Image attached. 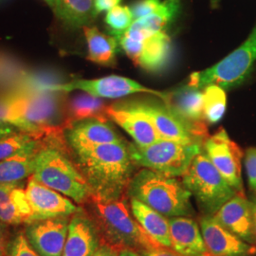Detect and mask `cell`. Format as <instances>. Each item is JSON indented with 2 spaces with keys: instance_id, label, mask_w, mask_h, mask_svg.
<instances>
[{
  "instance_id": "1",
  "label": "cell",
  "mask_w": 256,
  "mask_h": 256,
  "mask_svg": "<svg viewBox=\"0 0 256 256\" xmlns=\"http://www.w3.org/2000/svg\"><path fill=\"white\" fill-rule=\"evenodd\" d=\"M70 153L90 187V196L115 200L126 194L137 165L126 140Z\"/></svg>"
},
{
  "instance_id": "2",
  "label": "cell",
  "mask_w": 256,
  "mask_h": 256,
  "mask_svg": "<svg viewBox=\"0 0 256 256\" xmlns=\"http://www.w3.org/2000/svg\"><path fill=\"white\" fill-rule=\"evenodd\" d=\"M32 176L78 204L90 198V187L66 144L63 126L54 128L41 138Z\"/></svg>"
},
{
  "instance_id": "3",
  "label": "cell",
  "mask_w": 256,
  "mask_h": 256,
  "mask_svg": "<svg viewBox=\"0 0 256 256\" xmlns=\"http://www.w3.org/2000/svg\"><path fill=\"white\" fill-rule=\"evenodd\" d=\"M126 194L168 218L194 214L191 192L176 178L144 168L133 176Z\"/></svg>"
},
{
  "instance_id": "4",
  "label": "cell",
  "mask_w": 256,
  "mask_h": 256,
  "mask_svg": "<svg viewBox=\"0 0 256 256\" xmlns=\"http://www.w3.org/2000/svg\"><path fill=\"white\" fill-rule=\"evenodd\" d=\"M93 221L106 243L140 252L162 247L150 238L130 214L124 196L115 200H101L90 196Z\"/></svg>"
},
{
  "instance_id": "5",
  "label": "cell",
  "mask_w": 256,
  "mask_h": 256,
  "mask_svg": "<svg viewBox=\"0 0 256 256\" xmlns=\"http://www.w3.org/2000/svg\"><path fill=\"white\" fill-rule=\"evenodd\" d=\"M182 182L200 209L208 216L216 214L236 194L212 164L203 149L194 158L183 174Z\"/></svg>"
},
{
  "instance_id": "6",
  "label": "cell",
  "mask_w": 256,
  "mask_h": 256,
  "mask_svg": "<svg viewBox=\"0 0 256 256\" xmlns=\"http://www.w3.org/2000/svg\"><path fill=\"white\" fill-rule=\"evenodd\" d=\"M202 148V144L198 142H182L164 138L148 146L129 144L130 155L135 164L174 178L182 176Z\"/></svg>"
},
{
  "instance_id": "7",
  "label": "cell",
  "mask_w": 256,
  "mask_h": 256,
  "mask_svg": "<svg viewBox=\"0 0 256 256\" xmlns=\"http://www.w3.org/2000/svg\"><path fill=\"white\" fill-rule=\"evenodd\" d=\"M256 62V25L241 46L212 66L191 74L188 84L202 90L212 84L230 90L247 79Z\"/></svg>"
},
{
  "instance_id": "8",
  "label": "cell",
  "mask_w": 256,
  "mask_h": 256,
  "mask_svg": "<svg viewBox=\"0 0 256 256\" xmlns=\"http://www.w3.org/2000/svg\"><path fill=\"white\" fill-rule=\"evenodd\" d=\"M124 102L129 108L146 114L151 120L160 138L202 144L209 137L207 124L194 126L186 122L165 102L149 100Z\"/></svg>"
},
{
  "instance_id": "9",
  "label": "cell",
  "mask_w": 256,
  "mask_h": 256,
  "mask_svg": "<svg viewBox=\"0 0 256 256\" xmlns=\"http://www.w3.org/2000/svg\"><path fill=\"white\" fill-rule=\"evenodd\" d=\"M21 115L41 129L64 126L66 95L57 90H12Z\"/></svg>"
},
{
  "instance_id": "10",
  "label": "cell",
  "mask_w": 256,
  "mask_h": 256,
  "mask_svg": "<svg viewBox=\"0 0 256 256\" xmlns=\"http://www.w3.org/2000/svg\"><path fill=\"white\" fill-rule=\"evenodd\" d=\"M203 150L212 164L236 192H244L242 182L243 151L229 137L224 128L218 129L203 142Z\"/></svg>"
},
{
  "instance_id": "11",
  "label": "cell",
  "mask_w": 256,
  "mask_h": 256,
  "mask_svg": "<svg viewBox=\"0 0 256 256\" xmlns=\"http://www.w3.org/2000/svg\"><path fill=\"white\" fill-rule=\"evenodd\" d=\"M57 90L66 93L75 90L86 92L102 99H118L131 94L148 93L158 97L162 101H164L168 93L151 90L132 79L119 75H110L92 80L76 79L61 84Z\"/></svg>"
},
{
  "instance_id": "12",
  "label": "cell",
  "mask_w": 256,
  "mask_h": 256,
  "mask_svg": "<svg viewBox=\"0 0 256 256\" xmlns=\"http://www.w3.org/2000/svg\"><path fill=\"white\" fill-rule=\"evenodd\" d=\"M64 138L70 152L124 142L110 120L86 119L66 124Z\"/></svg>"
},
{
  "instance_id": "13",
  "label": "cell",
  "mask_w": 256,
  "mask_h": 256,
  "mask_svg": "<svg viewBox=\"0 0 256 256\" xmlns=\"http://www.w3.org/2000/svg\"><path fill=\"white\" fill-rule=\"evenodd\" d=\"M25 191L32 210L30 222L59 216H72L82 209L76 206L70 198L46 187L32 176L28 178Z\"/></svg>"
},
{
  "instance_id": "14",
  "label": "cell",
  "mask_w": 256,
  "mask_h": 256,
  "mask_svg": "<svg viewBox=\"0 0 256 256\" xmlns=\"http://www.w3.org/2000/svg\"><path fill=\"white\" fill-rule=\"evenodd\" d=\"M70 216H59L27 223L25 236L40 256H63Z\"/></svg>"
},
{
  "instance_id": "15",
  "label": "cell",
  "mask_w": 256,
  "mask_h": 256,
  "mask_svg": "<svg viewBox=\"0 0 256 256\" xmlns=\"http://www.w3.org/2000/svg\"><path fill=\"white\" fill-rule=\"evenodd\" d=\"M212 216L224 228L245 242L256 243L252 203L244 192H236Z\"/></svg>"
},
{
  "instance_id": "16",
  "label": "cell",
  "mask_w": 256,
  "mask_h": 256,
  "mask_svg": "<svg viewBox=\"0 0 256 256\" xmlns=\"http://www.w3.org/2000/svg\"><path fill=\"white\" fill-rule=\"evenodd\" d=\"M200 230L206 247L212 256H250L256 248L224 228L212 216L202 218Z\"/></svg>"
},
{
  "instance_id": "17",
  "label": "cell",
  "mask_w": 256,
  "mask_h": 256,
  "mask_svg": "<svg viewBox=\"0 0 256 256\" xmlns=\"http://www.w3.org/2000/svg\"><path fill=\"white\" fill-rule=\"evenodd\" d=\"M106 114L110 120L122 128L140 146H148L160 140L151 120L124 102L108 104Z\"/></svg>"
},
{
  "instance_id": "18",
  "label": "cell",
  "mask_w": 256,
  "mask_h": 256,
  "mask_svg": "<svg viewBox=\"0 0 256 256\" xmlns=\"http://www.w3.org/2000/svg\"><path fill=\"white\" fill-rule=\"evenodd\" d=\"M101 239L95 222L81 209L72 216L63 256H93Z\"/></svg>"
},
{
  "instance_id": "19",
  "label": "cell",
  "mask_w": 256,
  "mask_h": 256,
  "mask_svg": "<svg viewBox=\"0 0 256 256\" xmlns=\"http://www.w3.org/2000/svg\"><path fill=\"white\" fill-rule=\"evenodd\" d=\"M168 220L172 250L186 256H212L206 247L202 230L194 220L188 216Z\"/></svg>"
},
{
  "instance_id": "20",
  "label": "cell",
  "mask_w": 256,
  "mask_h": 256,
  "mask_svg": "<svg viewBox=\"0 0 256 256\" xmlns=\"http://www.w3.org/2000/svg\"><path fill=\"white\" fill-rule=\"evenodd\" d=\"M30 216L32 210L22 182H0V221L8 225L27 224Z\"/></svg>"
},
{
  "instance_id": "21",
  "label": "cell",
  "mask_w": 256,
  "mask_h": 256,
  "mask_svg": "<svg viewBox=\"0 0 256 256\" xmlns=\"http://www.w3.org/2000/svg\"><path fill=\"white\" fill-rule=\"evenodd\" d=\"M182 0H164L152 14L134 20L124 34L130 39L144 41L156 32H164L176 18Z\"/></svg>"
},
{
  "instance_id": "22",
  "label": "cell",
  "mask_w": 256,
  "mask_h": 256,
  "mask_svg": "<svg viewBox=\"0 0 256 256\" xmlns=\"http://www.w3.org/2000/svg\"><path fill=\"white\" fill-rule=\"evenodd\" d=\"M165 102L186 122L194 126L206 124L203 113V92L189 84L168 92Z\"/></svg>"
},
{
  "instance_id": "23",
  "label": "cell",
  "mask_w": 256,
  "mask_h": 256,
  "mask_svg": "<svg viewBox=\"0 0 256 256\" xmlns=\"http://www.w3.org/2000/svg\"><path fill=\"white\" fill-rule=\"evenodd\" d=\"M131 212L147 234L162 247H172L169 220L144 202L130 198Z\"/></svg>"
},
{
  "instance_id": "24",
  "label": "cell",
  "mask_w": 256,
  "mask_h": 256,
  "mask_svg": "<svg viewBox=\"0 0 256 256\" xmlns=\"http://www.w3.org/2000/svg\"><path fill=\"white\" fill-rule=\"evenodd\" d=\"M41 146V138L32 144L0 162V182H20L32 176L36 168V158Z\"/></svg>"
},
{
  "instance_id": "25",
  "label": "cell",
  "mask_w": 256,
  "mask_h": 256,
  "mask_svg": "<svg viewBox=\"0 0 256 256\" xmlns=\"http://www.w3.org/2000/svg\"><path fill=\"white\" fill-rule=\"evenodd\" d=\"M171 54V39L164 32H160L142 41V52L134 63L147 72H158L167 66Z\"/></svg>"
},
{
  "instance_id": "26",
  "label": "cell",
  "mask_w": 256,
  "mask_h": 256,
  "mask_svg": "<svg viewBox=\"0 0 256 256\" xmlns=\"http://www.w3.org/2000/svg\"><path fill=\"white\" fill-rule=\"evenodd\" d=\"M88 44V59L95 64L104 66H113L116 64V55L119 42L113 36L104 34L96 27L82 28Z\"/></svg>"
},
{
  "instance_id": "27",
  "label": "cell",
  "mask_w": 256,
  "mask_h": 256,
  "mask_svg": "<svg viewBox=\"0 0 256 256\" xmlns=\"http://www.w3.org/2000/svg\"><path fill=\"white\" fill-rule=\"evenodd\" d=\"M74 94L66 100V124L86 119L110 120L108 104L102 98L86 92Z\"/></svg>"
},
{
  "instance_id": "28",
  "label": "cell",
  "mask_w": 256,
  "mask_h": 256,
  "mask_svg": "<svg viewBox=\"0 0 256 256\" xmlns=\"http://www.w3.org/2000/svg\"><path fill=\"white\" fill-rule=\"evenodd\" d=\"M52 10L55 16L68 27L90 26L96 18L94 0H56Z\"/></svg>"
},
{
  "instance_id": "29",
  "label": "cell",
  "mask_w": 256,
  "mask_h": 256,
  "mask_svg": "<svg viewBox=\"0 0 256 256\" xmlns=\"http://www.w3.org/2000/svg\"><path fill=\"white\" fill-rule=\"evenodd\" d=\"M0 122L10 124L20 131L43 137L48 129H41L30 124L19 112L14 92H4L0 95Z\"/></svg>"
},
{
  "instance_id": "30",
  "label": "cell",
  "mask_w": 256,
  "mask_h": 256,
  "mask_svg": "<svg viewBox=\"0 0 256 256\" xmlns=\"http://www.w3.org/2000/svg\"><path fill=\"white\" fill-rule=\"evenodd\" d=\"M27 74L18 60L0 52V90L7 92L16 88Z\"/></svg>"
},
{
  "instance_id": "31",
  "label": "cell",
  "mask_w": 256,
  "mask_h": 256,
  "mask_svg": "<svg viewBox=\"0 0 256 256\" xmlns=\"http://www.w3.org/2000/svg\"><path fill=\"white\" fill-rule=\"evenodd\" d=\"M203 113L207 122L216 124L225 114L227 97L225 90L218 86H209L203 90Z\"/></svg>"
},
{
  "instance_id": "32",
  "label": "cell",
  "mask_w": 256,
  "mask_h": 256,
  "mask_svg": "<svg viewBox=\"0 0 256 256\" xmlns=\"http://www.w3.org/2000/svg\"><path fill=\"white\" fill-rule=\"evenodd\" d=\"M39 136L27 133L24 131H18L16 133L0 140V162L10 156L18 153L19 151L32 144Z\"/></svg>"
},
{
  "instance_id": "33",
  "label": "cell",
  "mask_w": 256,
  "mask_h": 256,
  "mask_svg": "<svg viewBox=\"0 0 256 256\" xmlns=\"http://www.w3.org/2000/svg\"><path fill=\"white\" fill-rule=\"evenodd\" d=\"M131 9L128 6H116L110 10L104 21L111 28L110 32H124L133 23Z\"/></svg>"
},
{
  "instance_id": "34",
  "label": "cell",
  "mask_w": 256,
  "mask_h": 256,
  "mask_svg": "<svg viewBox=\"0 0 256 256\" xmlns=\"http://www.w3.org/2000/svg\"><path fill=\"white\" fill-rule=\"evenodd\" d=\"M8 256H40L28 242L25 234H18L9 244Z\"/></svg>"
},
{
  "instance_id": "35",
  "label": "cell",
  "mask_w": 256,
  "mask_h": 256,
  "mask_svg": "<svg viewBox=\"0 0 256 256\" xmlns=\"http://www.w3.org/2000/svg\"><path fill=\"white\" fill-rule=\"evenodd\" d=\"M160 0H138L130 8L134 20L144 18L152 14L160 5Z\"/></svg>"
},
{
  "instance_id": "36",
  "label": "cell",
  "mask_w": 256,
  "mask_h": 256,
  "mask_svg": "<svg viewBox=\"0 0 256 256\" xmlns=\"http://www.w3.org/2000/svg\"><path fill=\"white\" fill-rule=\"evenodd\" d=\"M245 169L250 189L256 194V148L250 147L245 153Z\"/></svg>"
},
{
  "instance_id": "37",
  "label": "cell",
  "mask_w": 256,
  "mask_h": 256,
  "mask_svg": "<svg viewBox=\"0 0 256 256\" xmlns=\"http://www.w3.org/2000/svg\"><path fill=\"white\" fill-rule=\"evenodd\" d=\"M122 0H94V10L96 16L102 12H108L110 10L118 6Z\"/></svg>"
},
{
  "instance_id": "38",
  "label": "cell",
  "mask_w": 256,
  "mask_h": 256,
  "mask_svg": "<svg viewBox=\"0 0 256 256\" xmlns=\"http://www.w3.org/2000/svg\"><path fill=\"white\" fill-rule=\"evenodd\" d=\"M142 256H186L174 252L172 248L165 247H158L144 250L140 252Z\"/></svg>"
},
{
  "instance_id": "39",
  "label": "cell",
  "mask_w": 256,
  "mask_h": 256,
  "mask_svg": "<svg viewBox=\"0 0 256 256\" xmlns=\"http://www.w3.org/2000/svg\"><path fill=\"white\" fill-rule=\"evenodd\" d=\"M8 224L0 221V256H5L6 252H8Z\"/></svg>"
},
{
  "instance_id": "40",
  "label": "cell",
  "mask_w": 256,
  "mask_h": 256,
  "mask_svg": "<svg viewBox=\"0 0 256 256\" xmlns=\"http://www.w3.org/2000/svg\"><path fill=\"white\" fill-rule=\"evenodd\" d=\"M120 248L111 245L110 243H102L101 246L93 256H119Z\"/></svg>"
},
{
  "instance_id": "41",
  "label": "cell",
  "mask_w": 256,
  "mask_h": 256,
  "mask_svg": "<svg viewBox=\"0 0 256 256\" xmlns=\"http://www.w3.org/2000/svg\"><path fill=\"white\" fill-rule=\"evenodd\" d=\"M18 131H19L18 128L8 124L0 122V140L3 138L8 137L10 135H12V134L16 133Z\"/></svg>"
},
{
  "instance_id": "42",
  "label": "cell",
  "mask_w": 256,
  "mask_h": 256,
  "mask_svg": "<svg viewBox=\"0 0 256 256\" xmlns=\"http://www.w3.org/2000/svg\"><path fill=\"white\" fill-rule=\"evenodd\" d=\"M119 256H142V254L135 250H131V248H122L120 252Z\"/></svg>"
},
{
  "instance_id": "43",
  "label": "cell",
  "mask_w": 256,
  "mask_h": 256,
  "mask_svg": "<svg viewBox=\"0 0 256 256\" xmlns=\"http://www.w3.org/2000/svg\"><path fill=\"white\" fill-rule=\"evenodd\" d=\"M252 203V220H254V234L256 238V194L254 200L250 202Z\"/></svg>"
},
{
  "instance_id": "44",
  "label": "cell",
  "mask_w": 256,
  "mask_h": 256,
  "mask_svg": "<svg viewBox=\"0 0 256 256\" xmlns=\"http://www.w3.org/2000/svg\"><path fill=\"white\" fill-rule=\"evenodd\" d=\"M45 2H46V4L52 8V9H54V7L55 5V1L56 0H44Z\"/></svg>"
}]
</instances>
